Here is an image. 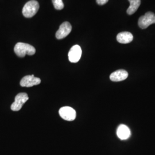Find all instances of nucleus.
Masks as SVG:
<instances>
[{"mask_svg": "<svg viewBox=\"0 0 155 155\" xmlns=\"http://www.w3.org/2000/svg\"><path fill=\"white\" fill-rule=\"evenodd\" d=\"M14 51L18 57L23 58L26 55H33L36 53V49L31 45L20 42L15 45Z\"/></svg>", "mask_w": 155, "mask_h": 155, "instance_id": "nucleus-1", "label": "nucleus"}, {"mask_svg": "<svg viewBox=\"0 0 155 155\" xmlns=\"http://www.w3.org/2000/svg\"><path fill=\"white\" fill-rule=\"evenodd\" d=\"M40 8L39 2L36 0L28 1L24 6L22 9V15L27 18H31L38 12Z\"/></svg>", "mask_w": 155, "mask_h": 155, "instance_id": "nucleus-2", "label": "nucleus"}, {"mask_svg": "<svg viewBox=\"0 0 155 155\" xmlns=\"http://www.w3.org/2000/svg\"><path fill=\"white\" fill-rule=\"evenodd\" d=\"M153 24H155V15L152 12H147L139 18L138 24L141 29H146Z\"/></svg>", "mask_w": 155, "mask_h": 155, "instance_id": "nucleus-3", "label": "nucleus"}, {"mask_svg": "<svg viewBox=\"0 0 155 155\" xmlns=\"http://www.w3.org/2000/svg\"><path fill=\"white\" fill-rule=\"evenodd\" d=\"M29 100L28 94L25 93H21L17 94L16 97L15 102L12 104L11 108L12 110L14 111H19L22 108L23 105Z\"/></svg>", "mask_w": 155, "mask_h": 155, "instance_id": "nucleus-4", "label": "nucleus"}, {"mask_svg": "<svg viewBox=\"0 0 155 155\" xmlns=\"http://www.w3.org/2000/svg\"><path fill=\"white\" fill-rule=\"evenodd\" d=\"M59 113L63 119L68 121H74L77 116L76 111L69 106H64L61 108Z\"/></svg>", "mask_w": 155, "mask_h": 155, "instance_id": "nucleus-5", "label": "nucleus"}, {"mask_svg": "<svg viewBox=\"0 0 155 155\" xmlns=\"http://www.w3.org/2000/svg\"><path fill=\"white\" fill-rule=\"evenodd\" d=\"M71 30L72 26L70 22H63L56 33V38L59 40L64 39L70 33Z\"/></svg>", "mask_w": 155, "mask_h": 155, "instance_id": "nucleus-6", "label": "nucleus"}, {"mask_svg": "<svg viewBox=\"0 0 155 155\" xmlns=\"http://www.w3.org/2000/svg\"><path fill=\"white\" fill-rule=\"evenodd\" d=\"M41 83V80L39 78L35 77L33 75H27L22 78L20 81V85L22 87H31L33 86L38 85Z\"/></svg>", "mask_w": 155, "mask_h": 155, "instance_id": "nucleus-7", "label": "nucleus"}, {"mask_svg": "<svg viewBox=\"0 0 155 155\" xmlns=\"http://www.w3.org/2000/svg\"><path fill=\"white\" fill-rule=\"evenodd\" d=\"M82 49L78 45H75L71 47L68 52V59L71 63H77L81 58Z\"/></svg>", "mask_w": 155, "mask_h": 155, "instance_id": "nucleus-8", "label": "nucleus"}, {"mask_svg": "<svg viewBox=\"0 0 155 155\" xmlns=\"http://www.w3.org/2000/svg\"><path fill=\"white\" fill-rule=\"evenodd\" d=\"M128 77V73L124 70H118L111 74L110 79L113 82H120L125 80Z\"/></svg>", "mask_w": 155, "mask_h": 155, "instance_id": "nucleus-9", "label": "nucleus"}, {"mask_svg": "<svg viewBox=\"0 0 155 155\" xmlns=\"http://www.w3.org/2000/svg\"><path fill=\"white\" fill-rule=\"evenodd\" d=\"M117 135L121 140H127L130 136V129L127 126L121 124L117 128Z\"/></svg>", "mask_w": 155, "mask_h": 155, "instance_id": "nucleus-10", "label": "nucleus"}, {"mask_svg": "<svg viewBox=\"0 0 155 155\" xmlns=\"http://www.w3.org/2000/svg\"><path fill=\"white\" fill-rule=\"evenodd\" d=\"M133 39V35L129 32H122L117 36V40L121 44H127L130 43Z\"/></svg>", "mask_w": 155, "mask_h": 155, "instance_id": "nucleus-11", "label": "nucleus"}, {"mask_svg": "<svg viewBox=\"0 0 155 155\" xmlns=\"http://www.w3.org/2000/svg\"><path fill=\"white\" fill-rule=\"evenodd\" d=\"M130 5L127 8V14L129 15H132L134 14L139 9V6L141 4V0H128Z\"/></svg>", "mask_w": 155, "mask_h": 155, "instance_id": "nucleus-12", "label": "nucleus"}, {"mask_svg": "<svg viewBox=\"0 0 155 155\" xmlns=\"http://www.w3.org/2000/svg\"><path fill=\"white\" fill-rule=\"evenodd\" d=\"M52 3L55 8L57 10H61L64 8V4L63 0H52Z\"/></svg>", "mask_w": 155, "mask_h": 155, "instance_id": "nucleus-13", "label": "nucleus"}, {"mask_svg": "<svg viewBox=\"0 0 155 155\" xmlns=\"http://www.w3.org/2000/svg\"><path fill=\"white\" fill-rule=\"evenodd\" d=\"M109 0H96L97 3L100 5H105L108 2Z\"/></svg>", "mask_w": 155, "mask_h": 155, "instance_id": "nucleus-14", "label": "nucleus"}]
</instances>
